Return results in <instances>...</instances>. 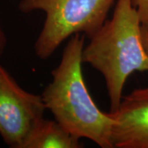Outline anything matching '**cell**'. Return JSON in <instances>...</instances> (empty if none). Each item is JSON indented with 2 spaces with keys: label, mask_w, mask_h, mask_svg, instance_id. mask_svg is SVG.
Wrapping results in <instances>:
<instances>
[{
  "label": "cell",
  "mask_w": 148,
  "mask_h": 148,
  "mask_svg": "<svg viewBox=\"0 0 148 148\" xmlns=\"http://www.w3.org/2000/svg\"><path fill=\"white\" fill-rule=\"evenodd\" d=\"M84 42L82 34L70 37L60 63L51 73L53 80L41 96L46 110L71 134L89 139L101 148H114V119L98 108L85 83L82 69Z\"/></svg>",
  "instance_id": "cell-1"
},
{
  "label": "cell",
  "mask_w": 148,
  "mask_h": 148,
  "mask_svg": "<svg viewBox=\"0 0 148 148\" xmlns=\"http://www.w3.org/2000/svg\"><path fill=\"white\" fill-rule=\"evenodd\" d=\"M89 39L82 51V62L103 75L110 112H114L120 106L128 77L135 72L148 71L143 25L132 0H117L112 17Z\"/></svg>",
  "instance_id": "cell-2"
},
{
  "label": "cell",
  "mask_w": 148,
  "mask_h": 148,
  "mask_svg": "<svg viewBox=\"0 0 148 148\" xmlns=\"http://www.w3.org/2000/svg\"><path fill=\"white\" fill-rule=\"evenodd\" d=\"M114 0H21L23 13L42 11L45 14L42 30L34 45L38 58L45 60L58 46L76 34L90 38L100 30Z\"/></svg>",
  "instance_id": "cell-3"
},
{
  "label": "cell",
  "mask_w": 148,
  "mask_h": 148,
  "mask_svg": "<svg viewBox=\"0 0 148 148\" xmlns=\"http://www.w3.org/2000/svg\"><path fill=\"white\" fill-rule=\"evenodd\" d=\"M45 110L41 95L22 89L0 64V136L4 143L21 148Z\"/></svg>",
  "instance_id": "cell-4"
},
{
  "label": "cell",
  "mask_w": 148,
  "mask_h": 148,
  "mask_svg": "<svg viewBox=\"0 0 148 148\" xmlns=\"http://www.w3.org/2000/svg\"><path fill=\"white\" fill-rule=\"evenodd\" d=\"M109 114L114 119V148H148V87L132 90Z\"/></svg>",
  "instance_id": "cell-5"
},
{
  "label": "cell",
  "mask_w": 148,
  "mask_h": 148,
  "mask_svg": "<svg viewBox=\"0 0 148 148\" xmlns=\"http://www.w3.org/2000/svg\"><path fill=\"white\" fill-rule=\"evenodd\" d=\"M80 138L59 123L42 118L29 132L21 148H81Z\"/></svg>",
  "instance_id": "cell-6"
},
{
  "label": "cell",
  "mask_w": 148,
  "mask_h": 148,
  "mask_svg": "<svg viewBox=\"0 0 148 148\" xmlns=\"http://www.w3.org/2000/svg\"><path fill=\"white\" fill-rule=\"evenodd\" d=\"M132 3L138 10L143 27L148 30V0H132Z\"/></svg>",
  "instance_id": "cell-7"
},
{
  "label": "cell",
  "mask_w": 148,
  "mask_h": 148,
  "mask_svg": "<svg viewBox=\"0 0 148 148\" xmlns=\"http://www.w3.org/2000/svg\"><path fill=\"white\" fill-rule=\"evenodd\" d=\"M7 43H8V38H7L5 32H4L3 26L1 24V21H0V59L4 53V50L7 46Z\"/></svg>",
  "instance_id": "cell-8"
},
{
  "label": "cell",
  "mask_w": 148,
  "mask_h": 148,
  "mask_svg": "<svg viewBox=\"0 0 148 148\" xmlns=\"http://www.w3.org/2000/svg\"><path fill=\"white\" fill-rule=\"evenodd\" d=\"M143 39L145 48L148 53V30L144 27H143Z\"/></svg>",
  "instance_id": "cell-9"
}]
</instances>
